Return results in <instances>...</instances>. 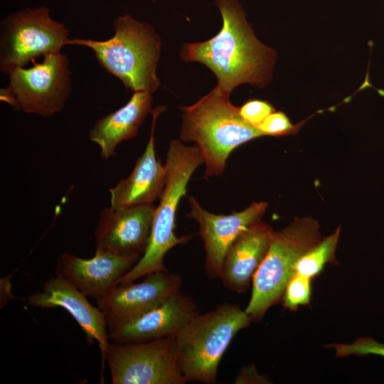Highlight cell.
<instances>
[{
	"label": "cell",
	"mask_w": 384,
	"mask_h": 384,
	"mask_svg": "<svg viewBox=\"0 0 384 384\" xmlns=\"http://www.w3.org/2000/svg\"><path fill=\"white\" fill-rule=\"evenodd\" d=\"M198 314L194 301L179 290L148 311L109 327V339L134 343L175 335Z\"/></svg>",
	"instance_id": "13"
},
{
	"label": "cell",
	"mask_w": 384,
	"mask_h": 384,
	"mask_svg": "<svg viewBox=\"0 0 384 384\" xmlns=\"http://www.w3.org/2000/svg\"><path fill=\"white\" fill-rule=\"evenodd\" d=\"M203 163V155L196 144L186 146L176 139L170 142L165 163L166 183L160 202L155 208L146 248L138 262L116 284L134 282L152 272L168 271L164 264L165 255L174 247L191 239L188 235H176V214L180 200L186 194L190 178Z\"/></svg>",
	"instance_id": "4"
},
{
	"label": "cell",
	"mask_w": 384,
	"mask_h": 384,
	"mask_svg": "<svg viewBox=\"0 0 384 384\" xmlns=\"http://www.w3.org/2000/svg\"><path fill=\"white\" fill-rule=\"evenodd\" d=\"M274 231L261 220L242 233L228 249L220 278L230 291L242 293L265 258Z\"/></svg>",
	"instance_id": "17"
},
{
	"label": "cell",
	"mask_w": 384,
	"mask_h": 384,
	"mask_svg": "<svg viewBox=\"0 0 384 384\" xmlns=\"http://www.w3.org/2000/svg\"><path fill=\"white\" fill-rule=\"evenodd\" d=\"M165 110V106L159 105L151 112L152 125L146 149L130 175L110 189L111 206L124 208L152 204L160 198L166 183V169L156 156L154 129L159 116Z\"/></svg>",
	"instance_id": "16"
},
{
	"label": "cell",
	"mask_w": 384,
	"mask_h": 384,
	"mask_svg": "<svg viewBox=\"0 0 384 384\" xmlns=\"http://www.w3.org/2000/svg\"><path fill=\"white\" fill-rule=\"evenodd\" d=\"M321 240L319 223L311 218H296L274 232L267 254L253 277L245 309L252 321L261 320L271 306L282 301L297 262Z\"/></svg>",
	"instance_id": "6"
},
{
	"label": "cell",
	"mask_w": 384,
	"mask_h": 384,
	"mask_svg": "<svg viewBox=\"0 0 384 384\" xmlns=\"http://www.w3.org/2000/svg\"><path fill=\"white\" fill-rule=\"evenodd\" d=\"M114 35L106 40L75 38L69 45L90 49L100 66L118 78L133 92H155L160 80L156 73L161 55L160 36L149 23L129 14L118 16L113 22Z\"/></svg>",
	"instance_id": "2"
},
{
	"label": "cell",
	"mask_w": 384,
	"mask_h": 384,
	"mask_svg": "<svg viewBox=\"0 0 384 384\" xmlns=\"http://www.w3.org/2000/svg\"><path fill=\"white\" fill-rule=\"evenodd\" d=\"M104 360L113 384H184L174 335L134 343L109 344Z\"/></svg>",
	"instance_id": "8"
},
{
	"label": "cell",
	"mask_w": 384,
	"mask_h": 384,
	"mask_svg": "<svg viewBox=\"0 0 384 384\" xmlns=\"http://www.w3.org/2000/svg\"><path fill=\"white\" fill-rule=\"evenodd\" d=\"M311 278L294 274L286 285L282 296V305L289 311H296L299 306L310 303L311 298Z\"/></svg>",
	"instance_id": "20"
},
{
	"label": "cell",
	"mask_w": 384,
	"mask_h": 384,
	"mask_svg": "<svg viewBox=\"0 0 384 384\" xmlns=\"http://www.w3.org/2000/svg\"><path fill=\"white\" fill-rule=\"evenodd\" d=\"M154 210L153 204L104 208L95 232V251L142 257L148 244Z\"/></svg>",
	"instance_id": "12"
},
{
	"label": "cell",
	"mask_w": 384,
	"mask_h": 384,
	"mask_svg": "<svg viewBox=\"0 0 384 384\" xmlns=\"http://www.w3.org/2000/svg\"><path fill=\"white\" fill-rule=\"evenodd\" d=\"M341 228L329 236L321 240L306 252L297 262L294 274L311 279L319 274L327 263H337L335 252L337 247Z\"/></svg>",
	"instance_id": "19"
},
{
	"label": "cell",
	"mask_w": 384,
	"mask_h": 384,
	"mask_svg": "<svg viewBox=\"0 0 384 384\" xmlns=\"http://www.w3.org/2000/svg\"><path fill=\"white\" fill-rule=\"evenodd\" d=\"M252 321L245 310L230 302L189 321L174 335L178 366L186 382L215 383L223 354L235 336Z\"/></svg>",
	"instance_id": "5"
},
{
	"label": "cell",
	"mask_w": 384,
	"mask_h": 384,
	"mask_svg": "<svg viewBox=\"0 0 384 384\" xmlns=\"http://www.w3.org/2000/svg\"><path fill=\"white\" fill-rule=\"evenodd\" d=\"M27 303L37 308L60 307L76 321L90 342L96 341L102 359L110 344L107 324L102 311L72 284L56 276L47 279L43 289L30 295Z\"/></svg>",
	"instance_id": "15"
},
{
	"label": "cell",
	"mask_w": 384,
	"mask_h": 384,
	"mask_svg": "<svg viewBox=\"0 0 384 384\" xmlns=\"http://www.w3.org/2000/svg\"><path fill=\"white\" fill-rule=\"evenodd\" d=\"M274 111L271 104L260 100H250L239 107V112L242 119L256 128Z\"/></svg>",
	"instance_id": "23"
},
{
	"label": "cell",
	"mask_w": 384,
	"mask_h": 384,
	"mask_svg": "<svg viewBox=\"0 0 384 384\" xmlns=\"http://www.w3.org/2000/svg\"><path fill=\"white\" fill-rule=\"evenodd\" d=\"M257 128L264 136H284L294 133L296 127L282 112H273Z\"/></svg>",
	"instance_id": "22"
},
{
	"label": "cell",
	"mask_w": 384,
	"mask_h": 384,
	"mask_svg": "<svg viewBox=\"0 0 384 384\" xmlns=\"http://www.w3.org/2000/svg\"><path fill=\"white\" fill-rule=\"evenodd\" d=\"M230 94L215 86L194 104L181 106L180 138L195 142L206 164V176L223 173L230 154L239 146L264 136L241 117Z\"/></svg>",
	"instance_id": "3"
},
{
	"label": "cell",
	"mask_w": 384,
	"mask_h": 384,
	"mask_svg": "<svg viewBox=\"0 0 384 384\" xmlns=\"http://www.w3.org/2000/svg\"><path fill=\"white\" fill-rule=\"evenodd\" d=\"M215 4L221 29L208 40L183 43L181 60L206 66L216 77V86L230 95L242 84L264 88L272 79L276 51L257 38L237 0H215Z\"/></svg>",
	"instance_id": "1"
},
{
	"label": "cell",
	"mask_w": 384,
	"mask_h": 384,
	"mask_svg": "<svg viewBox=\"0 0 384 384\" xmlns=\"http://www.w3.org/2000/svg\"><path fill=\"white\" fill-rule=\"evenodd\" d=\"M70 40L69 31L51 18L48 7L12 13L0 23V71L7 74L36 58L60 53Z\"/></svg>",
	"instance_id": "7"
},
{
	"label": "cell",
	"mask_w": 384,
	"mask_h": 384,
	"mask_svg": "<svg viewBox=\"0 0 384 384\" xmlns=\"http://www.w3.org/2000/svg\"><path fill=\"white\" fill-rule=\"evenodd\" d=\"M188 218L197 222L206 252L205 269L210 279L220 277L225 256L235 240L255 223L261 220L267 203L254 202L245 210L229 215H218L203 209L188 197Z\"/></svg>",
	"instance_id": "10"
},
{
	"label": "cell",
	"mask_w": 384,
	"mask_h": 384,
	"mask_svg": "<svg viewBox=\"0 0 384 384\" xmlns=\"http://www.w3.org/2000/svg\"><path fill=\"white\" fill-rule=\"evenodd\" d=\"M140 257L95 251L92 258L84 259L63 253L58 257L55 275L72 284L87 297L96 300L115 285Z\"/></svg>",
	"instance_id": "14"
},
{
	"label": "cell",
	"mask_w": 384,
	"mask_h": 384,
	"mask_svg": "<svg viewBox=\"0 0 384 384\" xmlns=\"http://www.w3.org/2000/svg\"><path fill=\"white\" fill-rule=\"evenodd\" d=\"M182 280L169 271L150 273L139 282L117 284L96 299L109 327L129 320L160 304L181 290Z\"/></svg>",
	"instance_id": "11"
},
{
	"label": "cell",
	"mask_w": 384,
	"mask_h": 384,
	"mask_svg": "<svg viewBox=\"0 0 384 384\" xmlns=\"http://www.w3.org/2000/svg\"><path fill=\"white\" fill-rule=\"evenodd\" d=\"M152 93L134 92L124 105L95 122L89 139L100 147L102 159L115 156L121 142L137 134L144 119L152 111Z\"/></svg>",
	"instance_id": "18"
},
{
	"label": "cell",
	"mask_w": 384,
	"mask_h": 384,
	"mask_svg": "<svg viewBox=\"0 0 384 384\" xmlns=\"http://www.w3.org/2000/svg\"><path fill=\"white\" fill-rule=\"evenodd\" d=\"M335 350L337 358H344L352 355L366 356L375 355L384 357V343L375 341L370 336L360 337L352 343H335L329 345Z\"/></svg>",
	"instance_id": "21"
},
{
	"label": "cell",
	"mask_w": 384,
	"mask_h": 384,
	"mask_svg": "<svg viewBox=\"0 0 384 384\" xmlns=\"http://www.w3.org/2000/svg\"><path fill=\"white\" fill-rule=\"evenodd\" d=\"M262 381H266V380L257 373L254 366H248L242 367L238 373L234 383L235 384H242L261 383Z\"/></svg>",
	"instance_id": "24"
},
{
	"label": "cell",
	"mask_w": 384,
	"mask_h": 384,
	"mask_svg": "<svg viewBox=\"0 0 384 384\" xmlns=\"http://www.w3.org/2000/svg\"><path fill=\"white\" fill-rule=\"evenodd\" d=\"M6 87L16 100L14 109L26 114L49 117L60 112L72 90L68 58L61 52L33 62L29 68L19 67L6 74Z\"/></svg>",
	"instance_id": "9"
}]
</instances>
